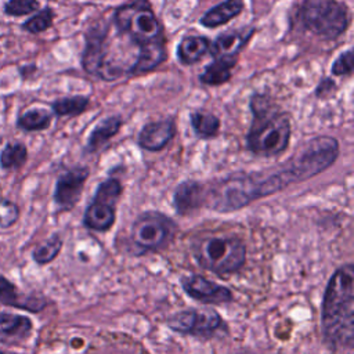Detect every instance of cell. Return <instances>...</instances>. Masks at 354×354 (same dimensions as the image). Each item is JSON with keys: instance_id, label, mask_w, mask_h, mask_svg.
<instances>
[{"instance_id": "1", "label": "cell", "mask_w": 354, "mask_h": 354, "mask_svg": "<svg viewBox=\"0 0 354 354\" xmlns=\"http://www.w3.org/2000/svg\"><path fill=\"white\" fill-rule=\"evenodd\" d=\"M325 343L333 350L350 348L354 340V267L346 264L330 277L321 310Z\"/></svg>"}, {"instance_id": "2", "label": "cell", "mask_w": 354, "mask_h": 354, "mask_svg": "<svg viewBox=\"0 0 354 354\" xmlns=\"http://www.w3.org/2000/svg\"><path fill=\"white\" fill-rule=\"evenodd\" d=\"M249 108L252 123L246 134L248 149L263 158L285 152L292 134L289 115L266 94H253Z\"/></svg>"}, {"instance_id": "3", "label": "cell", "mask_w": 354, "mask_h": 354, "mask_svg": "<svg viewBox=\"0 0 354 354\" xmlns=\"http://www.w3.org/2000/svg\"><path fill=\"white\" fill-rule=\"evenodd\" d=\"M112 24L116 30L127 36L137 47L144 48L166 40L163 26L148 0H131L113 10Z\"/></svg>"}, {"instance_id": "4", "label": "cell", "mask_w": 354, "mask_h": 354, "mask_svg": "<svg viewBox=\"0 0 354 354\" xmlns=\"http://www.w3.org/2000/svg\"><path fill=\"white\" fill-rule=\"evenodd\" d=\"M296 21L311 35L333 40L348 28L350 12L346 4L337 0H301L296 10Z\"/></svg>"}, {"instance_id": "5", "label": "cell", "mask_w": 354, "mask_h": 354, "mask_svg": "<svg viewBox=\"0 0 354 354\" xmlns=\"http://www.w3.org/2000/svg\"><path fill=\"white\" fill-rule=\"evenodd\" d=\"M192 253L203 268L218 275L236 272L246 257L243 242L234 235L201 236L194 242Z\"/></svg>"}, {"instance_id": "6", "label": "cell", "mask_w": 354, "mask_h": 354, "mask_svg": "<svg viewBox=\"0 0 354 354\" xmlns=\"http://www.w3.org/2000/svg\"><path fill=\"white\" fill-rule=\"evenodd\" d=\"M176 231V223L166 214L155 210L144 212L130 227L129 250L136 256L160 250L169 245Z\"/></svg>"}, {"instance_id": "7", "label": "cell", "mask_w": 354, "mask_h": 354, "mask_svg": "<svg viewBox=\"0 0 354 354\" xmlns=\"http://www.w3.org/2000/svg\"><path fill=\"white\" fill-rule=\"evenodd\" d=\"M108 36L109 26L102 21H98L86 30L82 66L87 73L105 82H113L119 79L124 71L111 54V43Z\"/></svg>"}, {"instance_id": "8", "label": "cell", "mask_w": 354, "mask_h": 354, "mask_svg": "<svg viewBox=\"0 0 354 354\" xmlns=\"http://www.w3.org/2000/svg\"><path fill=\"white\" fill-rule=\"evenodd\" d=\"M339 156V141L330 136H319L306 141L286 162L297 183L306 181L335 163Z\"/></svg>"}, {"instance_id": "9", "label": "cell", "mask_w": 354, "mask_h": 354, "mask_svg": "<svg viewBox=\"0 0 354 354\" xmlns=\"http://www.w3.org/2000/svg\"><path fill=\"white\" fill-rule=\"evenodd\" d=\"M122 195V184L118 178L109 177L98 184L95 194L86 207L83 224L93 231H108L116 217V205Z\"/></svg>"}, {"instance_id": "10", "label": "cell", "mask_w": 354, "mask_h": 354, "mask_svg": "<svg viewBox=\"0 0 354 354\" xmlns=\"http://www.w3.org/2000/svg\"><path fill=\"white\" fill-rule=\"evenodd\" d=\"M223 325L217 311L210 308H189L180 311L167 319V326L178 333L212 335Z\"/></svg>"}, {"instance_id": "11", "label": "cell", "mask_w": 354, "mask_h": 354, "mask_svg": "<svg viewBox=\"0 0 354 354\" xmlns=\"http://www.w3.org/2000/svg\"><path fill=\"white\" fill-rule=\"evenodd\" d=\"M90 170L86 166H75L65 170L57 178L54 202L62 210H71L80 199Z\"/></svg>"}, {"instance_id": "12", "label": "cell", "mask_w": 354, "mask_h": 354, "mask_svg": "<svg viewBox=\"0 0 354 354\" xmlns=\"http://www.w3.org/2000/svg\"><path fill=\"white\" fill-rule=\"evenodd\" d=\"M184 292L195 300L210 304H221L232 300V293L228 288L206 279L202 275H189L181 278Z\"/></svg>"}, {"instance_id": "13", "label": "cell", "mask_w": 354, "mask_h": 354, "mask_svg": "<svg viewBox=\"0 0 354 354\" xmlns=\"http://www.w3.org/2000/svg\"><path fill=\"white\" fill-rule=\"evenodd\" d=\"M176 136V120L174 118H166L153 120L140 130L137 142L138 145L149 152L162 151Z\"/></svg>"}, {"instance_id": "14", "label": "cell", "mask_w": 354, "mask_h": 354, "mask_svg": "<svg viewBox=\"0 0 354 354\" xmlns=\"http://www.w3.org/2000/svg\"><path fill=\"white\" fill-rule=\"evenodd\" d=\"M206 202V185L195 181L185 180L180 183L173 195V205L178 214L187 216L202 207Z\"/></svg>"}, {"instance_id": "15", "label": "cell", "mask_w": 354, "mask_h": 354, "mask_svg": "<svg viewBox=\"0 0 354 354\" xmlns=\"http://www.w3.org/2000/svg\"><path fill=\"white\" fill-rule=\"evenodd\" d=\"M254 29L250 28L248 30H228L218 35L214 41H210V55L213 59L216 58H238V54L253 36Z\"/></svg>"}, {"instance_id": "16", "label": "cell", "mask_w": 354, "mask_h": 354, "mask_svg": "<svg viewBox=\"0 0 354 354\" xmlns=\"http://www.w3.org/2000/svg\"><path fill=\"white\" fill-rule=\"evenodd\" d=\"M32 330V321L19 314L0 313V343L18 344L28 339Z\"/></svg>"}, {"instance_id": "17", "label": "cell", "mask_w": 354, "mask_h": 354, "mask_svg": "<svg viewBox=\"0 0 354 354\" xmlns=\"http://www.w3.org/2000/svg\"><path fill=\"white\" fill-rule=\"evenodd\" d=\"M122 124L123 119L120 115H109L101 119L88 134L84 152L94 153L100 151L104 145H106L111 141V138H113L119 133Z\"/></svg>"}, {"instance_id": "18", "label": "cell", "mask_w": 354, "mask_h": 354, "mask_svg": "<svg viewBox=\"0 0 354 354\" xmlns=\"http://www.w3.org/2000/svg\"><path fill=\"white\" fill-rule=\"evenodd\" d=\"M0 303L17 308L29 310L33 313L40 311L46 306L44 299L24 295L3 275H0Z\"/></svg>"}, {"instance_id": "19", "label": "cell", "mask_w": 354, "mask_h": 354, "mask_svg": "<svg viewBox=\"0 0 354 354\" xmlns=\"http://www.w3.org/2000/svg\"><path fill=\"white\" fill-rule=\"evenodd\" d=\"M210 50V40L206 36H184L177 46V58L183 65H194Z\"/></svg>"}, {"instance_id": "20", "label": "cell", "mask_w": 354, "mask_h": 354, "mask_svg": "<svg viewBox=\"0 0 354 354\" xmlns=\"http://www.w3.org/2000/svg\"><path fill=\"white\" fill-rule=\"evenodd\" d=\"M243 1L242 0H224L210 10H207L202 18H201V25L205 28L214 29L220 25H225L230 22L232 18L239 15L243 10Z\"/></svg>"}, {"instance_id": "21", "label": "cell", "mask_w": 354, "mask_h": 354, "mask_svg": "<svg viewBox=\"0 0 354 354\" xmlns=\"http://www.w3.org/2000/svg\"><path fill=\"white\" fill-rule=\"evenodd\" d=\"M238 58H216L199 75V82L206 86H220L228 82L232 76V68L236 65Z\"/></svg>"}, {"instance_id": "22", "label": "cell", "mask_w": 354, "mask_h": 354, "mask_svg": "<svg viewBox=\"0 0 354 354\" xmlns=\"http://www.w3.org/2000/svg\"><path fill=\"white\" fill-rule=\"evenodd\" d=\"M191 127L196 137L202 140L213 138L220 131V119L207 111H194L189 113Z\"/></svg>"}, {"instance_id": "23", "label": "cell", "mask_w": 354, "mask_h": 354, "mask_svg": "<svg viewBox=\"0 0 354 354\" xmlns=\"http://www.w3.org/2000/svg\"><path fill=\"white\" fill-rule=\"evenodd\" d=\"M53 113L44 108H30L17 119V127L24 131H40L48 129Z\"/></svg>"}, {"instance_id": "24", "label": "cell", "mask_w": 354, "mask_h": 354, "mask_svg": "<svg viewBox=\"0 0 354 354\" xmlns=\"http://www.w3.org/2000/svg\"><path fill=\"white\" fill-rule=\"evenodd\" d=\"M90 104L87 95H69L61 97L51 102V111L55 116H79Z\"/></svg>"}, {"instance_id": "25", "label": "cell", "mask_w": 354, "mask_h": 354, "mask_svg": "<svg viewBox=\"0 0 354 354\" xmlns=\"http://www.w3.org/2000/svg\"><path fill=\"white\" fill-rule=\"evenodd\" d=\"M28 159V149L22 142H8L0 153V166L4 170L19 169Z\"/></svg>"}, {"instance_id": "26", "label": "cell", "mask_w": 354, "mask_h": 354, "mask_svg": "<svg viewBox=\"0 0 354 354\" xmlns=\"http://www.w3.org/2000/svg\"><path fill=\"white\" fill-rule=\"evenodd\" d=\"M61 248H62V239L58 234H54L35 248L33 260L37 264H47L57 257Z\"/></svg>"}, {"instance_id": "27", "label": "cell", "mask_w": 354, "mask_h": 354, "mask_svg": "<svg viewBox=\"0 0 354 354\" xmlns=\"http://www.w3.org/2000/svg\"><path fill=\"white\" fill-rule=\"evenodd\" d=\"M54 21V11L50 7H44L41 10H39L33 17L28 18L24 24H22V29L25 32H29L32 35H37L41 33L44 30H47Z\"/></svg>"}, {"instance_id": "28", "label": "cell", "mask_w": 354, "mask_h": 354, "mask_svg": "<svg viewBox=\"0 0 354 354\" xmlns=\"http://www.w3.org/2000/svg\"><path fill=\"white\" fill-rule=\"evenodd\" d=\"M39 0H8L4 4V12L10 17H22L39 10Z\"/></svg>"}, {"instance_id": "29", "label": "cell", "mask_w": 354, "mask_h": 354, "mask_svg": "<svg viewBox=\"0 0 354 354\" xmlns=\"http://www.w3.org/2000/svg\"><path fill=\"white\" fill-rule=\"evenodd\" d=\"M353 69H354V53H353V48H348L335 59V62L332 64L330 72L335 76H348L353 73Z\"/></svg>"}, {"instance_id": "30", "label": "cell", "mask_w": 354, "mask_h": 354, "mask_svg": "<svg viewBox=\"0 0 354 354\" xmlns=\"http://www.w3.org/2000/svg\"><path fill=\"white\" fill-rule=\"evenodd\" d=\"M19 217V209L17 203L8 199H0V227L8 228L17 223Z\"/></svg>"}, {"instance_id": "31", "label": "cell", "mask_w": 354, "mask_h": 354, "mask_svg": "<svg viewBox=\"0 0 354 354\" xmlns=\"http://www.w3.org/2000/svg\"><path fill=\"white\" fill-rule=\"evenodd\" d=\"M335 90H336V83L330 77H324L322 80H319V83L315 88V95L318 98H324V97L332 94Z\"/></svg>"}, {"instance_id": "32", "label": "cell", "mask_w": 354, "mask_h": 354, "mask_svg": "<svg viewBox=\"0 0 354 354\" xmlns=\"http://www.w3.org/2000/svg\"><path fill=\"white\" fill-rule=\"evenodd\" d=\"M238 354H254V353H250V351H242V353H238Z\"/></svg>"}, {"instance_id": "33", "label": "cell", "mask_w": 354, "mask_h": 354, "mask_svg": "<svg viewBox=\"0 0 354 354\" xmlns=\"http://www.w3.org/2000/svg\"><path fill=\"white\" fill-rule=\"evenodd\" d=\"M0 354H6V353H1V351H0Z\"/></svg>"}]
</instances>
